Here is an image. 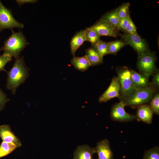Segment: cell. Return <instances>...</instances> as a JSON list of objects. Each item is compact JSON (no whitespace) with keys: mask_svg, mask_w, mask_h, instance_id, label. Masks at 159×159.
<instances>
[{"mask_svg":"<svg viewBox=\"0 0 159 159\" xmlns=\"http://www.w3.org/2000/svg\"><path fill=\"white\" fill-rule=\"evenodd\" d=\"M157 57L155 53L151 52L138 57L137 63L140 73L150 76L156 69L155 62Z\"/></svg>","mask_w":159,"mask_h":159,"instance_id":"cell-5","label":"cell"},{"mask_svg":"<svg viewBox=\"0 0 159 159\" xmlns=\"http://www.w3.org/2000/svg\"><path fill=\"white\" fill-rule=\"evenodd\" d=\"M16 2L19 5L21 6L26 4H34L37 2V0H16Z\"/></svg>","mask_w":159,"mask_h":159,"instance_id":"cell-32","label":"cell"},{"mask_svg":"<svg viewBox=\"0 0 159 159\" xmlns=\"http://www.w3.org/2000/svg\"><path fill=\"white\" fill-rule=\"evenodd\" d=\"M130 69L127 67H118L116 71L119 81L120 90L119 99L124 102L132 96L137 89L131 78Z\"/></svg>","mask_w":159,"mask_h":159,"instance_id":"cell-3","label":"cell"},{"mask_svg":"<svg viewBox=\"0 0 159 159\" xmlns=\"http://www.w3.org/2000/svg\"><path fill=\"white\" fill-rule=\"evenodd\" d=\"M0 137L3 141L13 143L17 148L20 147L22 145L21 141L11 131V127L9 125L0 126Z\"/></svg>","mask_w":159,"mask_h":159,"instance_id":"cell-12","label":"cell"},{"mask_svg":"<svg viewBox=\"0 0 159 159\" xmlns=\"http://www.w3.org/2000/svg\"><path fill=\"white\" fill-rule=\"evenodd\" d=\"M118 8L104 14L101 18L105 20L118 27L120 21L117 14Z\"/></svg>","mask_w":159,"mask_h":159,"instance_id":"cell-21","label":"cell"},{"mask_svg":"<svg viewBox=\"0 0 159 159\" xmlns=\"http://www.w3.org/2000/svg\"><path fill=\"white\" fill-rule=\"evenodd\" d=\"M143 159H159V147L155 146L144 151Z\"/></svg>","mask_w":159,"mask_h":159,"instance_id":"cell-23","label":"cell"},{"mask_svg":"<svg viewBox=\"0 0 159 159\" xmlns=\"http://www.w3.org/2000/svg\"><path fill=\"white\" fill-rule=\"evenodd\" d=\"M86 41L90 42L93 47L100 40V36L90 27L84 30Z\"/></svg>","mask_w":159,"mask_h":159,"instance_id":"cell-20","label":"cell"},{"mask_svg":"<svg viewBox=\"0 0 159 159\" xmlns=\"http://www.w3.org/2000/svg\"><path fill=\"white\" fill-rule=\"evenodd\" d=\"M150 103L149 105L153 113L158 115H159V93L158 91L155 92L154 96Z\"/></svg>","mask_w":159,"mask_h":159,"instance_id":"cell-26","label":"cell"},{"mask_svg":"<svg viewBox=\"0 0 159 159\" xmlns=\"http://www.w3.org/2000/svg\"><path fill=\"white\" fill-rule=\"evenodd\" d=\"M17 148L13 143L2 141L0 145V158L10 154Z\"/></svg>","mask_w":159,"mask_h":159,"instance_id":"cell-22","label":"cell"},{"mask_svg":"<svg viewBox=\"0 0 159 159\" xmlns=\"http://www.w3.org/2000/svg\"><path fill=\"white\" fill-rule=\"evenodd\" d=\"M90 27L100 36H105L115 37L118 35L120 31L118 27L101 18Z\"/></svg>","mask_w":159,"mask_h":159,"instance_id":"cell-8","label":"cell"},{"mask_svg":"<svg viewBox=\"0 0 159 159\" xmlns=\"http://www.w3.org/2000/svg\"><path fill=\"white\" fill-rule=\"evenodd\" d=\"M30 69L25 64L23 56L15 58L14 63L8 74L6 88L15 94L18 87L28 77Z\"/></svg>","mask_w":159,"mask_h":159,"instance_id":"cell-1","label":"cell"},{"mask_svg":"<svg viewBox=\"0 0 159 159\" xmlns=\"http://www.w3.org/2000/svg\"><path fill=\"white\" fill-rule=\"evenodd\" d=\"M93 47L98 51L102 58L104 56L109 54L107 42L100 40Z\"/></svg>","mask_w":159,"mask_h":159,"instance_id":"cell-25","label":"cell"},{"mask_svg":"<svg viewBox=\"0 0 159 159\" xmlns=\"http://www.w3.org/2000/svg\"><path fill=\"white\" fill-rule=\"evenodd\" d=\"M152 80L150 82L149 86L155 90L156 91H158L159 89V71L156 69L153 74Z\"/></svg>","mask_w":159,"mask_h":159,"instance_id":"cell-28","label":"cell"},{"mask_svg":"<svg viewBox=\"0 0 159 159\" xmlns=\"http://www.w3.org/2000/svg\"><path fill=\"white\" fill-rule=\"evenodd\" d=\"M118 35L135 50L138 57L141 56L150 51L146 40L138 34L124 33L123 34L119 33Z\"/></svg>","mask_w":159,"mask_h":159,"instance_id":"cell-6","label":"cell"},{"mask_svg":"<svg viewBox=\"0 0 159 159\" xmlns=\"http://www.w3.org/2000/svg\"><path fill=\"white\" fill-rule=\"evenodd\" d=\"M9 100L6 95L0 88V111L4 109L5 105Z\"/></svg>","mask_w":159,"mask_h":159,"instance_id":"cell-30","label":"cell"},{"mask_svg":"<svg viewBox=\"0 0 159 159\" xmlns=\"http://www.w3.org/2000/svg\"><path fill=\"white\" fill-rule=\"evenodd\" d=\"M24 27V24L14 17L11 10L5 7L0 0V32L6 29H22Z\"/></svg>","mask_w":159,"mask_h":159,"instance_id":"cell-7","label":"cell"},{"mask_svg":"<svg viewBox=\"0 0 159 159\" xmlns=\"http://www.w3.org/2000/svg\"><path fill=\"white\" fill-rule=\"evenodd\" d=\"M95 148L98 155L97 159H114V153L107 139H103L97 142Z\"/></svg>","mask_w":159,"mask_h":159,"instance_id":"cell-11","label":"cell"},{"mask_svg":"<svg viewBox=\"0 0 159 159\" xmlns=\"http://www.w3.org/2000/svg\"><path fill=\"white\" fill-rule=\"evenodd\" d=\"M71 63L76 69L82 72L86 71L91 66L86 55L81 57L74 56Z\"/></svg>","mask_w":159,"mask_h":159,"instance_id":"cell-18","label":"cell"},{"mask_svg":"<svg viewBox=\"0 0 159 159\" xmlns=\"http://www.w3.org/2000/svg\"><path fill=\"white\" fill-rule=\"evenodd\" d=\"M12 33L4 42L0 50L9 54L15 59L19 56L20 53L29 44L22 32H15L11 30Z\"/></svg>","mask_w":159,"mask_h":159,"instance_id":"cell-2","label":"cell"},{"mask_svg":"<svg viewBox=\"0 0 159 159\" xmlns=\"http://www.w3.org/2000/svg\"><path fill=\"white\" fill-rule=\"evenodd\" d=\"M130 6L129 3H125L118 8L117 14L120 19L130 16L129 12Z\"/></svg>","mask_w":159,"mask_h":159,"instance_id":"cell-24","label":"cell"},{"mask_svg":"<svg viewBox=\"0 0 159 159\" xmlns=\"http://www.w3.org/2000/svg\"><path fill=\"white\" fill-rule=\"evenodd\" d=\"M86 53L85 55L91 66L97 65L102 63L103 58L94 47H92L87 49Z\"/></svg>","mask_w":159,"mask_h":159,"instance_id":"cell-17","label":"cell"},{"mask_svg":"<svg viewBox=\"0 0 159 159\" xmlns=\"http://www.w3.org/2000/svg\"><path fill=\"white\" fill-rule=\"evenodd\" d=\"M137 108L135 120L138 122L142 121L148 125L151 124L154 113L149 105L148 104L143 105Z\"/></svg>","mask_w":159,"mask_h":159,"instance_id":"cell-13","label":"cell"},{"mask_svg":"<svg viewBox=\"0 0 159 159\" xmlns=\"http://www.w3.org/2000/svg\"><path fill=\"white\" fill-rule=\"evenodd\" d=\"M123 102L120 101L111 107L110 117L112 120L120 122H132L135 120V115L126 112Z\"/></svg>","mask_w":159,"mask_h":159,"instance_id":"cell-9","label":"cell"},{"mask_svg":"<svg viewBox=\"0 0 159 159\" xmlns=\"http://www.w3.org/2000/svg\"><path fill=\"white\" fill-rule=\"evenodd\" d=\"M125 33L129 34H138L136 26L130 16Z\"/></svg>","mask_w":159,"mask_h":159,"instance_id":"cell-29","label":"cell"},{"mask_svg":"<svg viewBox=\"0 0 159 159\" xmlns=\"http://www.w3.org/2000/svg\"><path fill=\"white\" fill-rule=\"evenodd\" d=\"M127 44L124 40H117L109 42H107L108 53L115 55L122 48Z\"/></svg>","mask_w":159,"mask_h":159,"instance_id":"cell-19","label":"cell"},{"mask_svg":"<svg viewBox=\"0 0 159 159\" xmlns=\"http://www.w3.org/2000/svg\"><path fill=\"white\" fill-rule=\"evenodd\" d=\"M156 92L149 87L137 89L132 96L123 102L125 106L137 108L139 106L150 102Z\"/></svg>","mask_w":159,"mask_h":159,"instance_id":"cell-4","label":"cell"},{"mask_svg":"<svg viewBox=\"0 0 159 159\" xmlns=\"http://www.w3.org/2000/svg\"><path fill=\"white\" fill-rule=\"evenodd\" d=\"M130 16L120 19L118 26L120 30L123 31L124 33L125 32Z\"/></svg>","mask_w":159,"mask_h":159,"instance_id":"cell-31","label":"cell"},{"mask_svg":"<svg viewBox=\"0 0 159 159\" xmlns=\"http://www.w3.org/2000/svg\"><path fill=\"white\" fill-rule=\"evenodd\" d=\"M95 153V148L87 144L78 145L74 153L73 159H94L93 155Z\"/></svg>","mask_w":159,"mask_h":159,"instance_id":"cell-14","label":"cell"},{"mask_svg":"<svg viewBox=\"0 0 159 159\" xmlns=\"http://www.w3.org/2000/svg\"><path fill=\"white\" fill-rule=\"evenodd\" d=\"M12 59V57L9 54L4 52L2 55H0V71L7 72L5 69L6 64L10 62Z\"/></svg>","mask_w":159,"mask_h":159,"instance_id":"cell-27","label":"cell"},{"mask_svg":"<svg viewBox=\"0 0 159 159\" xmlns=\"http://www.w3.org/2000/svg\"><path fill=\"white\" fill-rule=\"evenodd\" d=\"M120 90V84L117 76L113 77L108 88L99 97V102H106L115 97L119 98Z\"/></svg>","mask_w":159,"mask_h":159,"instance_id":"cell-10","label":"cell"},{"mask_svg":"<svg viewBox=\"0 0 159 159\" xmlns=\"http://www.w3.org/2000/svg\"><path fill=\"white\" fill-rule=\"evenodd\" d=\"M86 41L84 30L77 32L72 37L70 42L71 53L74 56L76 52Z\"/></svg>","mask_w":159,"mask_h":159,"instance_id":"cell-16","label":"cell"},{"mask_svg":"<svg viewBox=\"0 0 159 159\" xmlns=\"http://www.w3.org/2000/svg\"><path fill=\"white\" fill-rule=\"evenodd\" d=\"M130 71L131 79L137 89L149 87L150 76L138 73L133 70L130 69Z\"/></svg>","mask_w":159,"mask_h":159,"instance_id":"cell-15","label":"cell"}]
</instances>
